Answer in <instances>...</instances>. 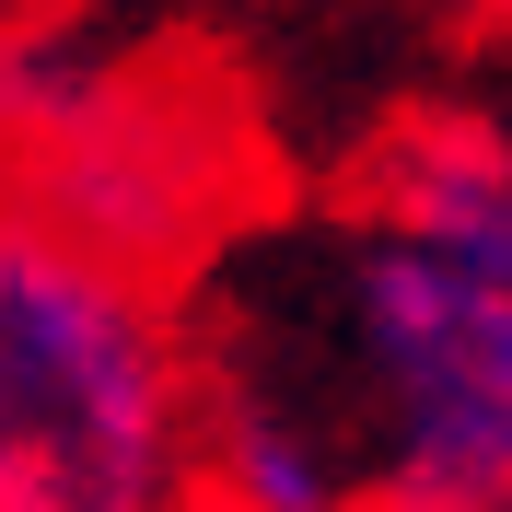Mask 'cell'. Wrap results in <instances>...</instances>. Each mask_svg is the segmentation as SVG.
Segmentation results:
<instances>
[{"mask_svg": "<svg viewBox=\"0 0 512 512\" xmlns=\"http://www.w3.org/2000/svg\"><path fill=\"white\" fill-rule=\"evenodd\" d=\"M198 419L152 268L0 187V512H198Z\"/></svg>", "mask_w": 512, "mask_h": 512, "instance_id": "1", "label": "cell"}, {"mask_svg": "<svg viewBox=\"0 0 512 512\" xmlns=\"http://www.w3.org/2000/svg\"><path fill=\"white\" fill-rule=\"evenodd\" d=\"M326 326H338L350 431L384 466V489L512 512V291L361 222Z\"/></svg>", "mask_w": 512, "mask_h": 512, "instance_id": "2", "label": "cell"}, {"mask_svg": "<svg viewBox=\"0 0 512 512\" xmlns=\"http://www.w3.org/2000/svg\"><path fill=\"white\" fill-rule=\"evenodd\" d=\"M361 222L408 233V245L478 268V280L512 291V128L501 117H408L384 128L373 175H361Z\"/></svg>", "mask_w": 512, "mask_h": 512, "instance_id": "3", "label": "cell"}, {"mask_svg": "<svg viewBox=\"0 0 512 512\" xmlns=\"http://www.w3.org/2000/svg\"><path fill=\"white\" fill-rule=\"evenodd\" d=\"M198 512H361V443L291 384H210Z\"/></svg>", "mask_w": 512, "mask_h": 512, "instance_id": "4", "label": "cell"}, {"mask_svg": "<svg viewBox=\"0 0 512 512\" xmlns=\"http://www.w3.org/2000/svg\"><path fill=\"white\" fill-rule=\"evenodd\" d=\"M361 512H466V501H419V489H384V501H361Z\"/></svg>", "mask_w": 512, "mask_h": 512, "instance_id": "5", "label": "cell"}]
</instances>
